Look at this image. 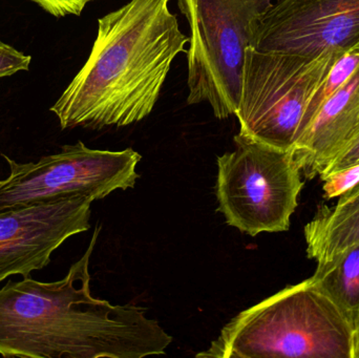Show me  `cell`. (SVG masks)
<instances>
[{"instance_id":"obj_5","label":"cell","mask_w":359,"mask_h":358,"mask_svg":"<svg viewBox=\"0 0 359 358\" xmlns=\"http://www.w3.org/2000/svg\"><path fill=\"white\" fill-rule=\"evenodd\" d=\"M274 0H178L190 27L189 105L206 102L217 119L234 115L247 48Z\"/></svg>"},{"instance_id":"obj_2","label":"cell","mask_w":359,"mask_h":358,"mask_svg":"<svg viewBox=\"0 0 359 358\" xmlns=\"http://www.w3.org/2000/svg\"><path fill=\"white\" fill-rule=\"evenodd\" d=\"M170 0H130L98 20L90 57L50 107L62 130L130 125L154 111L189 36Z\"/></svg>"},{"instance_id":"obj_4","label":"cell","mask_w":359,"mask_h":358,"mask_svg":"<svg viewBox=\"0 0 359 358\" xmlns=\"http://www.w3.org/2000/svg\"><path fill=\"white\" fill-rule=\"evenodd\" d=\"M344 52L331 48L318 56L306 57L248 46L234 113L240 123L238 134L293 151L303 135L310 101Z\"/></svg>"},{"instance_id":"obj_1","label":"cell","mask_w":359,"mask_h":358,"mask_svg":"<svg viewBox=\"0 0 359 358\" xmlns=\"http://www.w3.org/2000/svg\"><path fill=\"white\" fill-rule=\"evenodd\" d=\"M100 226L60 281L31 277L0 288V355L143 358L165 354L172 338L144 307L115 306L90 294V260Z\"/></svg>"},{"instance_id":"obj_8","label":"cell","mask_w":359,"mask_h":358,"mask_svg":"<svg viewBox=\"0 0 359 358\" xmlns=\"http://www.w3.org/2000/svg\"><path fill=\"white\" fill-rule=\"evenodd\" d=\"M359 46V0H274L253 34L257 50L316 57Z\"/></svg>"},{"instance_id":"obj_15","label":"cell","mask_w":359,"mask_h":358,"mask_svg":"<svg viewBox=\"0 0 359 358\" xmlns=\"http://www.w3.org/2000/svg\"><path fill=\"white\" fill-rule=\"evenodd\" d=\"M32 57L19 52L10 44L0 40V79L19 71H27Z\"/></svg>"},{"instance_id":"obj_12","label":"cell","mask_w":359,"mask_h":358,"mask_svg":"<svg viewBox=\"0 0 359 358\" xmlns=\"http://www.w3.org/2000/svg\"><path fill=\"white\" fill-rule=\"evenodd\" d=\"M310 279L354 327L359 319V243L328 262L318 263Z\"/></svg>"},{"instance_id":"obj_16","label":"cell","mask_w":359,"mask_h":358,"mask_svg":"<svg viewBox=\"0 0 359 358\" xmlns=\"http://www.w3.org/2000/svg\"><path fill=\"white\" fill-rule=\"evenodd\" d=\"M31 1L35 2L42 10L52 16L62 18L69 15L80 16L86 6L95 0H31Z\"/></svg>"},{"instance_id":"obj_18","label":"cell","mask_w":359,"mask_h":358,"mask_svg":"<svg viewBox=\"0 0 359 358\" xmlns=\"http://www.w3.org/2000/svg\"><path fill=\"white\" fill-rule=\"evenodd\" d=\"M352 350L353 358H359V319L353 327V336H352Z\"/></svg>"},{"instance_id":"obj_11","label":"cell","mask_w":359,"mask_h":358,"mask_svg":"<svg viewBox=\"0 0 359 358\" xmlns=\"http://www.w3.org/2000/svg\"><path fill=\"white\" fill-rule=\"evenodd\" d=\"M307 256L328 262L359 243V183L339 195L333 207L322 206L304 228Z\"/></svg>"},{"instance_id":"obj_9","label":"cell","mask_w":359,"mask_h":358,"mask_svg":"<svg viewBox=\"0 0 359 358\" xmlns=\"http://www.w3.org/2000/svg\"><path fill=\"white\" fill-rule=\"evenodd\" d=\"M93 202L78 195L0 212V283L48 266L55 250L90 229Z\"/></svg>"},{"instance_id":"obj_14","label":"cell","mask_w":359,"mask_h":358,"mask_svg":"<svg viewBox=\"0 0 359 358\" xmlns=\"http://www.w3.org/2000/svg\"><path fill=\"white\" fill-rule=\"evenodd\" d=\"M323 191L327 200L334 199L359 183V162L323 177Z\"/></svg>"},{"instance_id":"obj_6","label":"cell","mask_w":359,"mask_h":358,"mask_svg":"<svg viewBox=\"0 0 359 358\" xmlns=\"http://www.w3.org/2000/svg\"><path fill=\"white\" fill-rule=\"evenodd\" d=\"M234 143L217 158V210L251 237L288 230L304 187L294 153L240 134Z\"/></svg>"},{"instance_id":"obj_7","label":"cell","mask_w":359,"mask_h":358,"mask_svg":"<svg viewBox=\"0 0 359 358\" xmlns=\"http://www.w3.org/2000/svg\"><path fill=\"white\" fill-rule=\"evenodd\" d=\"M10 174L0 180V212L83 195L97 201L134 188L140 153L93 149L79 141L37 162L18 163L2 153Z\"/></svg>"},{"instance_id":"obj_13","label":"cell","mask_w":359,"mask_h":358,"mask_svg":"<svg viewBox=\"0 0 359 358\" xmlns=\"http://www.w3.org/2000/svg\"><path fill=\"white\" fill-rule=\"evenodd\" d=\"M359 71V46L345 50L329 69L324 82L310 101L304 121L303 135L309 128L323 103L343 88ZM302 135V137H303ZM301 137V138H302Z\"/></svg>"},{"instance_id":"obj_17","label":"cell","mask_w":359,"mask_h":358,"mask_svg":"<svg viewBox=\"0 0 359 358\" xmlns=\"http://www.w3.org/2000/svg\"><path fill=\"white\" fill-rule=\"evenodd\" d=\"M358 162H359V136L355 140L352 141V142L333 160L332 163L327 168L324 174L320 177V179L327 176V174H330V172L343 170V168L348 167V166L358 163Z\"/></svg>"},{"instance_id":"obj_3","label":"cell","mask_w":359,"mask_h":358,"mask_svg":"<svg viewBox=\"0 0 359 358\" xmlns=\"http://www.w3.org/2000/svg\"><path fill=\"white\" fill-rule=\"evenodd\" d=\"M353 327L306 280L242 311L222 329L202 358H353Z\"/></svg>"},{"instance_id":"obj_10","label":"cell","mask_w":359,"mask_h":358,"mask_svg":"<svg viewBox=\"0 0 359 358\" xmlns=\"http://www.w3.org/2000/svg\"><path fill=\"white\" fill-rule=\"evenodd\" d=\"M359 136V71L327 99L293 149L306 179L320 177Z\"/></svg>"}]
</instances>
